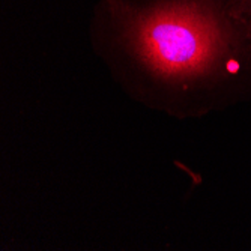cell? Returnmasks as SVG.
Returning <instances> with one entry per match:
<instances>
[{
	"mask_svg": "<svg viewBox=\"0 0 251 251\" xmlns=\"http://www.w3.org/2000/svg\"><path fill=\"white\" fill-rule=\"evenodd\" d=\"M90 45L122 92L177 121L251 101V30L229 0H98Z\"/></svg>",
	"mask_w": 251,
	"mask_h": 251,
	"instance_id": "6da1fadb",
	"label": "cell"
},
{
	"mask_svg": "<svg viewBox=\"0 0 251 251\" xmlns=\"http://www.w3.org/2000/svg\"><path fill=\"white\" fill-rule=\"evenodd\" d=\"M235 14L244 21V25L251 30V0H229Z\"/></svg>",
	"mask_w": 251,
	"mask_h": 251,
	"instance_id": "7a4b0ae2",
	"label": "cell"
}]
</instances>
